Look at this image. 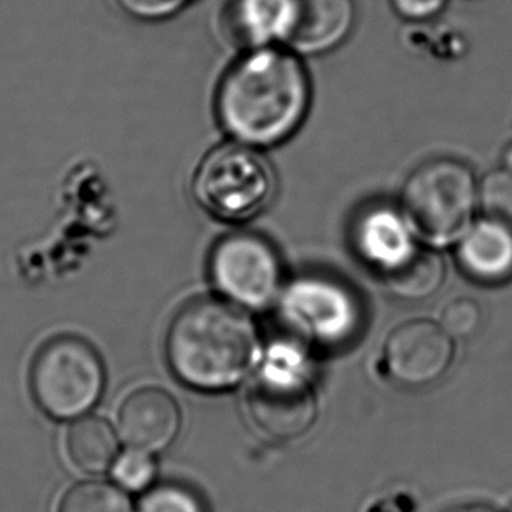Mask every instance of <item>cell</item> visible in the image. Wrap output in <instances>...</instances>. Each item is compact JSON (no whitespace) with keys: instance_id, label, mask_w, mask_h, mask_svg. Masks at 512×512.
Instances as JSON below:
<instances>
[{"instance_id":"30bf717a","label":"cell","mask_w":512,"mask_h":512,"mask_svg":"<svg viewBox=\"0 0 512 512\" xmlns=\"http://www.w3.org/2000/svg\"><path fill=\"white\" fill-rule=\"evenodd\" d=\"M179 404L161 388H140L128 395L118 411V434L133 450L158 453L179 434Z\"/></svg>"},{"instance_id":"5bb4252c","label":"cell","mask_w":512,"mask_h":512,"mask_svg":"<svg viewBox=\"0 0 512 512\" xmlns=\"http://www.w3.org/2000/svg\"><path fill=\"white\" fill-rule=\"evenodd\" d=\"M460 268L485 284H499L512 275V231L483 221L469 228L457 249Z\"/></svg>"},{"instance_id":"7a4b0ae2","label":"cell","mask_w":512,"mask_h":512,"mask_svg":"<svg viewBox=\"0 0 512 512\" xmlns=\"http://www.w3.org/2000/svg\"><path fill=\"white\" fill-rule=\"evenodd\" d=\"M259 352L254 322L229 301L196 299L168 329V366L182 385L205 394L238 387L256 366Z\"/></svg>"},{"instance_id":"ffe728a7","label":"cell","mask_w":512,"mask_h":512,"mask_svg":"<svg viewBox=\"0 0 512 512\" xmlns=\"http://www.w3.org/2000/svg\"><path fill=\"white\" fill-rule=\"evenodd\" d=\"M112 476L119 486L132 492H140L153 483L156 476V465H154L151 453L142 450L126 451L118 455L112 464Z\"/></svg>"},{"instance_id":"8fae6325","label":"cell","mask_w":512,"mask_h":512,"mask_svg":"<svg viewBox=\"0 0 512 512\" xmlns=\"http://www.w3.org/2000/svg\"><path fill=\"white\" fill-rule=\"evenodd\" d=\"M301 0H228L229 34L247 49L287 46Z\"/></svg>"},{"instance_id":"8992f818","label":"cell","mask_w":512,"mask_h":512,"mask_svg":"<svg viewBox=\"0 0 512 512\" xmlns=\"http://www.w3.org/2000/svg\"><path fill=\"white\" fill-rule=\"evenodd\" d=\"M30 387L37 404L51 418H83L104 395V362L88 341L60 336L37 353Z\"/></svg>"},{"instance_id":"44dd1931","label":"cell","mask_w":512,"mask_h":512,"mask_svg":"<svg viewBox=\"0 0 512 512\" xmlns=\"http://www.w3.org/2000/svg\"><path fill=\"white\" fill-rule=\"evenodd\" d=\"M483 319L481 305L474 298H457L444 306L441 326L451 338H467L478 331Z\"/></svg>"},{"instance_id":"277c9868","label":"cell","mask_w":512,"mask_h":512,"mask_svg":"<svg viewBox=\"0 0 512 512\" xmlns=\"http://www.w3.org/2000/svg\"><path fill=\"white\" fill-rule=\"evenodd\" d=\"M252 422L264 436L292 441L312 429L317 420L308 357L292 345H273L257 369L247 394Z\"/></svg>"},{"instance_id":"7c38bea8","label":"cell","mask_w":512,"mask_h":512,"mask_svg":"<svg viewBox=\"0 0 512 512\" xmlns=\"http://www.w3.org/2000/svg\"><path fill=\"white\" fill-rule=\"evenodd\" d=\"M408 226V221L390 208H369L353 224V249L381 277L415 249Z\"/></svg>"},{"instance_id":"6da1fadb","label":"cell","mask_w":512,"mask_h":512,"mask_svg":"<svg viewBox=\"0 0 512 512\" xmlns=\"http://www.w3.org/2000/svg\"><path fill=\"white\" fill-rule=\"evenodd\" d=\"M312 102L301 56L287 46L247 49L222 77L215 109L222 128L250 147H273L298 132Z\"/></svg>"},{"instance_id":"5b68a950","label":"cell","mask_w":512,"mask_h":512,"mask_svg":"<svg viewBox=\"0 0 512 512\" xmlns=\"http://www.w3.org/2000/svg\"><path fill=\"white\" fill-rule=\"evenodd\" d=\"M194 196L215 219L247 222L263 214L277 196L270 161L245 144H224L201 161Z\"/></svg>"},{"instance_id":"e0dca14e","label":"cell","mask_w":512,"mask_h":512,"mask_svg":"<svg viewBox=\"0 0 512 512\" xmlns=\"http://www.w3.org/2000/svg\"><path fill=\"white\" fill-rule=\"evenodd\" d=\"M58 512H133L132 502L116 485L86 481L63 495Z\"/></svg>"},{"instance_id":"d4e9b609","label":"cell","mask_w":512,"mask_h":512,"mask_svg":"<svg viewBox=\"0 0 512 512\" xmlns=\"http://www.w3.org/2000/svg\"><path fill=\"white\" fill-rule=\"evenodd\" d=\"M502 160H504V168L512 172V142L506 147L504 154H502Z\"/></svg>"},{"instance_id":"d6986e66","label":"cell","mask_w":512,"mask_h":512,"mask_svg":"<svg viewBox=\"0 0 512 512\" xmlns=\"http://www.w3.org/2000/svg\"><path fill=\"white\" fill-rule=\"evenodd\" d=\"M139 512H207L203 500L182 485L154 486L140 500Z\"/></svg>"},{"instance_id":"7402d4cb","label":"cell","mask_w":512,"mask_h":512,"mask_svg":"<svg viewBox=\"0 0 512 512\" xmlns=\"http://www.w3.org/2000/svg\"><path fill=\"white\" fill-rule=\"evenodd\" d=\"M133 20L163 21L179 14L193 0H116Z\"/></svg>"},{"instance_id":"ba28073f","label":"cell","mask_w":512,"mask_h":512,"mask_svg":"<svg viewBox=\"0 0 512 512\" xmlns=\"http://www.w3.org/2000/svg\"><path fill=\"white\" fill-rule=\"evenodd\" d=\"M210 278L222 298L243 310H266L280 296L284 266L263 236H224L210 254Z\"/></svg>"},{"instance_id":"9c48e42d","label":"cell","mask_w":512,"mask_h":512,"mask_svg":"<svg viewBox=\"0 0 512 512\" xmlns=\"http://www.w3.org/2000/svg\"><path fill=\"white\" fill-rule=\"evenodd\" d=\"M453 338L432 320H411L388 336L385 362L395 380L411 387L439 380L453 362Z\"/></svg>"},{"instance_id":"2e32d148","label":"cell","mask_w":512,"mask_h":512,"mask_svg":"<svg viewBox=\"0 0 512 512\" xmlns=\"http://www.w3.org/2000/svg\"><path fill=\"white\" fill-rule=\"evenodd\" d=\"M118 436L111 425L95 416L77 420L67 434V451L77 469L98 474L118 458Z\"/></svg>"},{"instance_id":"603a6c76","label":"cell","mask_w":512,"mask_h":512,"mask_svg":"<svg viewBox=\"0 0 512 512\" xmlns=\"http://www.w3.org/2000/svg\"><path fill=\"white\" fill-rule=\"evenodd\" d=\"M394 13L408 23H429L446 11L450 0H390Z\"/></svg>"},{"instance_id":"9a60e30c","label":"cell","mask_w":512,"mask_h":512,"mask_svg":"<svg viewBox=\"0 0 512 512\" xmlns=\"http://www.w3.org/2000/svg\"><path fill=\"white\" fill-rule=\"evenodd\" d=\"M444 277L443 257L429 247H415L401 263L381 275V280L397 298L418 301L439 291Z\"/></svg>"},{"instance_id":"52a82bcc","label":"cell","mask_w":512,"mask_h":512,"mask_svg":"<svg viewBox=\"0 0 512 512\" xmlns=\"http://www.w3.org/2000/svg\"><path fill=\"white\" fill-rule=\"evenodd\" d=\"M280 313L294 333L322 348H340L359 334L364 315L359 299L333 278L308 275L280 298Z\"/></svg>"},{"instance_id":"4fadbf2b","label":"cell","mask_w":512,"mask_h":512,"mask_svg":"<svg viewBox=\"0 0 512 512\" xmlns=\"http://www.w3.org/2000/svg\"><path fill=\"white\" fill-rule=\"evenodd\" d=\"M355 25L353 0H301L298 21L287 48L317 56L338 48Z\"/></svg>"},{"instance_id":"3957f363","label":"cell","mask_w":512,"mask_h":512,"mask_svg":"<svg viewBox=\"0 0 512 512\" xmlns=\"http://www.w3.org/2000/svg\"><path fill=\"white\" fill-rule=\"evenodd\" d=\"M478 205V186L462 161L436 158L409 175L401 191L404 219L423 240L457 242L469 231Z\"/></svg>"},{"instance_id":"ac0fdd59","label":"cell","mask_w":512,"mask_h":512,"mask_svg":"<svg viewBox=\"0 0 512 512\" xmlns=\"http://www.w3.org/2000/svg\"><path fill=\"white\" fill-rule=\"evenodd\" d=\"M478 205L485 221L512 231V172L499 168L486 173L478 187Z\"/></svg>"},{"instance_id":"cb8c5ba5","label":"cell","mask_w":512,"mask_h":512,"mask_svg":"<svg viewBox=\"0 0 512 512\" xmlns=\"http://www.w3.org/2000/svg\"><path fill=\"white\" fill-rule=\"evenodd\" d=\"M444 512H499L490 506H483V504H465V506L451 507Z\"/></svg>"}]
</instances>
